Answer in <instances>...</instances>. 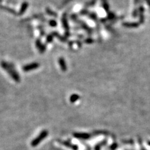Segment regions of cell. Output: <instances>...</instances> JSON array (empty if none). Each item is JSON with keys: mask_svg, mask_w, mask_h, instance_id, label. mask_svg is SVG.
<instances>
[{"mask_svg": "<svg viewBox=\"0 0 150 150\" xmlns=\"http://www.w3.org/2000/svg\"><path fill=\"white\" fill-rule=\"evenodd\" d=\"M2 66L3 67L4 69H6V71L11 74V76H12V78L15 80V81H19V78L18 74L16 73V71H13V68H11L10 65H8V64L6 63H2Z\"/></svg>", "mask_w": 150, "mask_h": 150, "instance_id": "cell-1", "label": "cell"}, {"mask_svg": "<svg viewBox=\"0 0 150 150\" xmlns=\"http://www.w3.org/2000/svg\"><path fill=\"white\" fill-rule=\"evenodd\" d=\"M47 135H48V131H43V132H41V133L32 141V143H31L32 146H36L44 138L46 137Z\"/></svg>", "mask_w": 150, "mask_h": 150, "instance_id": "cell-2", "label": "cell"}, {"mask_svg": "<svg viewBox=\"0 0 150 150\" xmlns=\"http://www.w3.org/2000/svg\"><path fill=\"white\" fill-rule=\"evenodd\" d=\"M39 64L37 63H31V64L24 66L23 67V70H24V71H30L33 70V69L38 68V67H39Z\"/></svg>", "mask_w": 150, "mask_h": 150, "instance_id": "cell-3", "label": "cell"}, {"mask_svg": "<svg viewBox=\"0 0 150 150\" xmlns=\"http://www.w3.org/2000/svg\"><path fill=\"white\" fill-rule=\"evenodd\" d=\"M59 63H60L61 69H62L63 71H65L66 70V63L64 59L62 58L59 59Z\"/></svg>", "mask_w": 150, "mask_h": 150, "instance_id": "cell-4", "label": "cell"}, {"mask_svg": "<svg viewBox=\"0 0 150 150\" xmlns=\"http://www.w3.org/2000/svg\"><path fill=\"white\" fill-rule=\"evenodd\" d=\"M75 137L80 139H87L89 138V135L86 133H76L74 135Z\"/></svg>", "mask_w": 150, "mask_h": 150, "instance_id": "cell-5", "label": "cell"}, {"mask_svg": "<svg viewBox=\"0 0 150 150\" xmlns=\"http://www.w3.org/2000/svg\"><path fill=\"white\" fill-rule=\"evenodd\" d=\"M143 12H144V8L142 6L139 8V21L141 23L144 22V16H143Z\"/></svg>", "mask_w": 150, "mask_h": 150, "instance_id": "cell-6", "label": "cell"}, {"mask_svg": "<svg viewBox=\"0 0 150 150\" xmlns=\"http://www.w3.org/2000/svg\"><path fill=\"white\" fill-rule=\"evenodd\" d=\"M123 26L128 28H136L139 26V24L137 23H123Z\"/></svg>", "mask_w": 150, "mask_h": 150, "instance_id": "cell-7", "label": "cell"}, {"mask_svg": "<svg viewBox=\"0 0 150 150\" xmlns=\"http://www.w3.org/2000/svg\"><path fill=\"white\" fill-rule=\"evenodd\" d=\"M63 26H64V28L66 30V31H68V22H67V19L66 18V14H64L63 18Z\"/></svg>", "mask_w": 150, "mask_h": 150, "instance_id": "cell-8", "label": "cell"}, {"mask_svg": "<svg viewBox=\"0 0 150 150\" xmlns=\"http://www.w3.org/2000/svg\"><path fill=\"white\" fill-rule=\"evenodd\" d=\"M28 6V4L27 3H24L22 5L21 8L20 9V12H19V13H20V14H23V13L26 11V9H27Z\"/></svg>", "mask_w": 150, "mask_h": 150, "instance_id": "cell-9", "label": "cell"}, {"mask_svg": "<svg viewBox=\"0 0 150 150\" xmlns=\"http://www.w3.org/2000/svg\"><path fill=\"white\" fill-rule=\"evenodd\" d=\"M36 45H37V47L38 48V49H39V51H41V52H43V51H44V46L43 45H42L41 43L39 42V40H38L37 41H36Z\"/></svg>", "mask_w": 150, "mask_h": 150, "instance_id": "cell-10", "label": "cell"}, {"mask_svg": "<svg viewBox=\"0 0 150 150\" xmlns=\"http://www.w3.org/2000/svg\"><path fill=\"white\" fill-rule=\"evenodd\" d=\"M79 98H80V97H79V96L78 94H73L70 97V101L72 103H74L75 101H77Z\"/></svg>", "mask_w": 150, "mask_h": 150, "instance_id": "cell-11", "label": "cell"}, {"mask_svg": "<svg viewBox=\"0 0 150 150\" xmlns=\"http://www.w3.org/2000/svg\"><path fill=\"white\" fill-rule=\"evenodd\" d=\"M103 6H104V8H105V10H106V11H108V8H109V6H108V5L107 3H106V0H103Z\"/></svg>", "mask_w": 150, "mask_h": 150, "instance_id": "cell-12", "label": "cell"}, {"mask_svg": "<svg viewBox=\"0 0 150 150\" xmlns=\"http://www.w3.org/2000/svg\"><path fill=\"white\" fill-rule=\"evenodd\" d=\"M49 24L51 26H54V27H55V26H56V22L54 20L50 21Z\"/></svg>", "mask_w": 150, "mask_h": 150, "instance_id": "cell-13", "label": "cell"}, {"mask_svg": "<svg viewBox=\"0 0 150 150\" xmlns=\"http://www.w3.org/2000/svg\"><path fill=\"white\" fill-rule=\"evenodd\" d=\"M48 42H51L52 41V39H53V38H52V36H49L48 37Z\"/></svg>", "mask_w": 150, "mask_h": 150, "instance_id": "cell-14", "label": "cell"}, {"mask_svg": "<svg viewBox=\"0 0 150 150\" xmlns=\"http://www.w3.org/2000/svg\"><path fill=\"white\" fill-rule=\"evenodd\" d=\"M146 1L147 3L148 4V5L150 6V0H146Z\"/></svg>", "mask_w": 150, "mask_h": 150, "instance_id": "cell-15", "label": "cell"}]
</instances>
